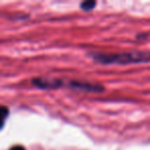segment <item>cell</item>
Here are the masks:
<instances>
[{
  "instance_id": "cell-1",
  "label": "cell",
  "mask_w": 150,
  "mask_h": 150,
  "mask_svg": "<svg viewBox=\"0 0 150 150\" xmlns=\"http://www.w3.org/2000/svg\"><path fill=\"white\" fill-rule=\"evenodd\" d=\"M92 57L102 64H129L150 61V52H131L122 54H93Z\"/></svg>"
},
{
  "instance_id": "cell-2",
  "label": "cell",
  "mask_w": 150,
  "mask_h": 150,
  "mask_svg": "<svg viewBox=\"0 0 150 150\" xmlns=\"http://www.w3.org/2000/svg\"><path fill=\"white\" fill-rule=\"evenodd\" d=\"M33 84L43 90L57 88L62 86V81L58 79H44V78H35L33 79Z\"/></svg>"
},
{
  "instance_id": "cell-3",
  "label": "cell",
  "mask_w": 150,
  "mask_h": 150,
  "mask_svg": "<svg viewBox=\"0 0 150 150\" xmlns=\"http://www.w3.org/2000/svg\"><path fill=\"white\" fill-rule=\"evenodd\" d=\"M71 86L74 88H78V90L86 91V92H102L103 91V86L96 83H88V82L72 81Z\"/></svg>"
},
{
  "instance_id": "cell-4",
  "label": "cell",
  "mask_w": 150,
  "mask_h": 150,
  "mask_svg": "<svg viewBox=\"0 0 150 150\" xmlns=\"http://www.w3.org/2000/svg\"><path fill=\"white\" fill-rule=\"evenodd\" d=\"M7 114H8L7 108H5L3 106H0V129H2L3 123H4V119L7 116Z\"/></svg>"
},
{
  "instance_id": "cell-5",
  "label": "cell",
  "mask_w": 150,
  "mask_h": 150,
  "mask_svg": "<svg viewBox=\"0 0 150 150\" xmlns=\"http://www.w3.org/2000/svg\"><path fill=\"white\" fill-rule=\"evenodd\" d=\"M95 5H96V2H94V1H84V2L81 3L80 7L83 11H91V9L94 8Z\"/></svg>"
},
{
  "instance_id": "cell-6",
  "label": "cell",
  "mask_w": 150,
  "mask_h": 150,
  "mask_svg": "<svg viewBox=\"0 0 150 150\" xmlns=\"http://www.w3.org/2000/svg\"><path fill=\"white\" fill-rule=\"evenodd\" d=\"M11 150H25V148L23 146H13L11 148Z\"/></svg>"
}]
</instances>
